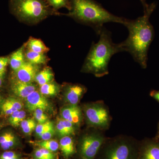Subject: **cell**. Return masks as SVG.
I'll use <instances>...</instances> for the list:
<instances>
[{
  "mask_svg": "<svg viewBox=\"0 0 159 159\" xmlns=\"http://www.w3.org/2000/svg\"><path fill=\"white\" fill-rule=\"evenodd\" d=\"M25 43L13 52L9 57V64L13 71L17 70L25 61Z\"/></svg>",
  "mask_w": 159,
  "mask_h": 159,
  "instance_id": "cell-17",
  "label": "cell"
},
{
  "mask_svg": "<svg viewBox=\"0 0 159 159\" xmlns=\"http://www.w3.org/2000/svg\"><path fill=\"white\" fill-rule=\"evenodd\" d=\"M25 57L26 61L38 66L45 64L49 60L45 54L37 53L27 49L25 51Z\"/></svg>",
  "mask_w": 159,
  "mask_h": 159,
  "instance_id": "cell-19",
  "label": "cell"
},
{
  "mask_svg": "<svg viewBox=\"0 0 159 159\" xmlns=\"http://www.w3.org/2000/svg\"><path fill=\"white\" fill-rule=\"evenodd\" d=\"M139 159H159V142L145 143L140 149Z\"/></svg>",
  "mask_w": 159,
  "mask_h": 159,
  "instance_id": "cell-15",
  "label": "cell"
},
{
  "mask_svg": "<svg viewBox=\"0 0 159 159\" xmlns=\"http://www.w3.org/2000/svg\"><path fill=\"white\" fill-rule=\"evenodd\" d=\"M55 128L50 129L46 132L42 134L39 137V138L41 140H48L51 139L55 134Z\"/></svg>",
  "mask_w": 159,
  "mask_h": 159,
  "instance_id": "cell-31",
  "label": "cell"
},
{
  "mask_svg": "<svg viewBox=\"0 0 159 159\" xmlns=\"http://www.w3.org/2000/svg\"><path fill=\"white\" fill-rule=\"evenodd\" d=\"M104 138L99 133H93L82 137L79 149L83 157L93 159L103 144Z\"/></svg>",
  "mask_w": 159,
  "mask_h": 159,
  "instance_id": "cell-7",
  "label": "cell"
},
{
  "mask_svg": "<svg viewBox=\"0 0 159 159\" xmlns=\"http://www.w3.org/2000/svg\"><path fill=\"white\" fill-rule=\"evenodd\" d=\"M5 75L6 73L0 72V88L2 86L5 80Z\"/></svg>",
  "mask_w": 159,
  "mask_h": 159,
  "instance_id": "cell-34",
  "label": "cell"
},
{
  "mask_svg": "<svg viewBox=\"0 0 159 159\" xmlns=\"http://www.w3.org/2000/svg\"><path fill=\"white\" fill-rule=\"evenodd\" d=\"M33 143L34 145L38 146L39 148H44L53 152L57 151L59 148L58 142L56 140L53 139L36 141Z\"/></svg>",
  "mask_w": 159,
  "mask_h": 159,
  "instance_id": "cell-23",
  "label": "cell"
},
{
  "mask_svg": "<svg viewBox=\"0 0 159 159\" xmlns=\"http://www.w3.org/2000/svg\"><path fill=\"white\" fill-rule=\"evenodd\" d=\"M39 71V66L25 61L18 70L14 71V79L23 82L33 83Z\"/></svg>",
  "mask_w": 159,
  "mask_h": 159,
  "instance_id": "cell-9",
  "label": "cell"
},
{
  "mask_svg": "<svg viewBox=\"0 0 159 159\" xmlns=\"http://www.w3.org/2000/svg\"><path fill=\"white\" fill-rule=\"evenodd\" d=\"M98 34L99 40L97 43H93L83 69L84 72L100 77L108 74L109 63L113 55L123 51L120 43L113 42L110 32L104 27Z\"/></svg>",
  "mask_w": 159,
  "mask_h": 159,
  "instance_id": "cell-2",
  "label": "cell"
},
{
  "mask_svg": "<svg viewBox=\"0 0 159 159\" xmlns=\"http://www.w3.org/2000/svg\"><path fill=\"white\" fill-rule=\"evenodd\" d=\"M21 128L24 134L30 135L36 128V122L33 119H25L21 122Z\"/></svg>",
  "mask_w": 159,
  "mask_h": 159,
  "instance_id": "cell-25",
  "label": "cell"
},
{
  "mask_svg": "<svg viewBox=\"0 0 159 159\" xmlns=\"http://www.w3.org/2000/svg\"><path fill=\"white\" fill-rule=\"evenodd\" d=\"M47 2L54 10H57L61 8H67L70 11L71 10L70 0H47Z\"/></svg>",
  "mask_w": 159,
  "mask_h": 159,
  "instance_id": "cell-27",
  "label": "cell"
},
{
  "mask_svg": "<svg viewBox=\"0 0 159 159\" xmlns=\"http://www.w3.org/2000/svg\"><path fill=\"white\" fill-rule=\"evenodd\" d=\"M156 7V4L152 3L144 10L142 16L134 20H128L124 26L128 29V37L120 43L123 51L129 52L142 68L147 67L148 49L154 36L149 18Z\"/></svg>",
  "mask_w": 159,
  "mask_h": 159,
  "instance_id": "cell-1",
  "label": "cell"
},
{
  "mask_svg": "<svg viewBox=\"0 0 159 159\" xmlns=\"http://www.w3.org/2000/svg\"><path fill=\"white\" fill-rule=\"evenodd\" d=\"M135 150L127 140L119 139L109 145L105 151L103 159H134Z\"/></svg>",
  "mask_w": 159,
  "mask_h": 159,
  "instance_id": "cell-6",
  "label": "cell"
},
{
  "mask_svg": "<svg viewBox=\"0 0 159 159\" xmlns=\"http://www.w3.org/2000/svg\"><path fill=\"white\" fill-rule=\"evenodd\" d=\"M75 125L65 119L60 118L57 119L56 130L61 138L70 136L75 134Z\"/></svg>",
  "mask_w": 159,
  "mask_h": 159,
  "instance_id": "cell-16",
  "label": "cell"
},
{
  "mask_svg": "<svg viewBox=\"0 0 159 159\" xmlns=\"http://www.w3.org/2000/svg\"><path fill=\"white\" fill-rule=\"evenodd\" d=\"M19 145V139L12 131L6 130L0 134V150H12Z\"/></svg>",
  "mask_w": 159,
  "mask_h": 159,
  "instance_id": "cell-13",
  "label": "cell"
},
{
  "mask_svg": "<svg viewBox=\"0 0 159 159\" xmlns=\"http://www.w3.org/2000/svg\"><path fill=\"white\" fill-rule=\"evenodd\" d=\"M10 7L19 19L29 24H36L49 15L59 14L44 0H10Z\"/></svg>",
  "mask_w": 159,
  "mask_h": 159,
  "instance_id": "cell-4",
  "label": "cell"
},
{
  "mask_svg": "<svg viewBox=\"0 0 159 159\" xmlns=\"http://www.w3.org/2000/svg\"><path fill=\"white\" fill-rule=\"evenodd\" d=\"M83 159H87V158H86L85 157H83Z\"/></svg>",
  "mask_w": 159,
  "mask_h": 159,
  "instance_id": "cell-38",
  "label": "cell"
},
{
  "mask_svg": "<svg viewBox=\"0 0 159 159\" xmlns=\"http://www.w3.org/2000/svg\"><path fill=\"white\" fill-rule=\"evenodd\" d=\"M9 57H0V72L6 73V68L9 64Z\"/></svg>",
  "mask_w": 159,
  "mask_h": 159,
  "instance_id": "cell-32",
  "label": "cell"
},
{
  "mask_svg": "<svg viewBox=\"0 0 159 159\" xmlns=\"http://www.w3.org/2000/svg\"><path fill=\"white\" fill-rule=\"evenodd\" d=\"M26 113L25 111H16L9 116L8 122L10 125L14 127H18L23 120L25 119Z\"/></svg>",
  "mask_w": 159,
  "mask_h": 159,
  "instance_id": "cell-24",
  "label": "cell"
},
{
  "mask_svg": "<svg viewBox=\"0 0 159 159\" xmlns=\"http://www.w3.org/2000/svg\"><path fill=\"white\" fill-rule=\"evenodd\" d=\"M1 127H2V126H1V125H0V129H1Z\"/></svg>",
  "mask_w": 159,
  "mask_h": 159,
  "instance_id": "cell-39",
  "label": "cell"
},
{
  "mask_svg": "<svg viewBox=\"0 0 159 159\" xmlns=\"http://www.w3.org/2000/svg\"><path fill=\"white\" fill-rule=\"evenodd\" d=\"M150 96L159 102V91H152L150 93Z\"/></svg>",
  "mask_w": 159,
  "mask_h": 159,
  "instance_id": "cell-33",
  "label": "cell"
},
{
  "mask_svg": "<svg viewBox=\"0 0 159 159\" xmlns=\"http://www.w3.org/2000/svg\"><path fill=\"white\" fill-rule=\"evenodd\" d=\"M26 108L30 112H33L37 109L46 111L52 110V106L45 96L39 91H34L25 99Z\"/></svg>",
  "mask_w": 159,
  "mask_h": 159,
  "instance_id": "cell-8",
  "label": "cell"
},
{
  "mask_svg": "<svg viewBox=\"0 0 159 159\" xmlns=\"http://www.w3.org/2000/svg\"><path fill=\"white\" fill-rule=\"evenodd\" d=\"M71 9L66 15L93 27L98 34L105 23H120L125 25L128 19L114 15L93 0H70Z\"/></svg>",
  "mask_w": 159,
  "mask_h": 159,
  "instance_id": "cell-3",
  "label": "cell"
},
{
  "mask_svg": "<svg viewBox=\"0 0 159 159\" xmlns=\"http://www.w3.org/2000/svg\"><path fill=\"white\" fill-rule=\"evenodd\" d=\"M24 107L23 102L14 97H9L4 99L0 107L2 115L9 116L16 111L21 110Z\"/></svg>",
  "mask_w": 159,
  "mask_h": 159,
  "instance_id": "cell-14",
  "label": "cell"
},
{
  "mask_svg": "<svg viewBox=\"0 0 159 159\" xmlns=\"http://www.w3.org/2000/svg\"><path fill=\"white\" fill-rule=\"evenodd\" d=\"M34 157L36 159H55L56 154L47 149L39 148L34 150Z\"/></svg>",
  "mask_w": 159,
  "mask_h": 159,
  "instance_id": "cell-26",
  "label": "cell"
},
{
  "mask_svg": "<svg viewBox=\"0 0 159 159\" xmlns=\"http://www.w3.org/2000/svg\"><path fill=\"white\" fill-rule=\"evenodd\" d=\"M0 159H23L20 155L13 150L3 151L0 154Z\"/></svg>",
  "mask_w": 159,
  "mask_h": 159,
  "instance_id": "cell-30",
  "label": "cell"
},
{
  "mask_svg": "<svg viewBox=\"0 0 159 159\" xmlns=\"http://www.w3.org/2000/svg\"><path fill=\"white\" fill-rule=\"evenodd\" d=\"M157 139H159V123L158 126V130L157 135Z\"/></svg>",
  "mask_w": 159,
  "mask_h": 159,
  "instance_id": "cell-37",
  "label": "cell"
},
{
  "mask_svg": "<svg viewBox=\"0 0 159 159\" xmlns=\"http://www.w3.org/2000/svg\"><path fill=\"white\" fill-rule=\"evenodd\" d=\"M54 79V74L53 71L50 67H47L39 72L35 77L34 81L41 86L52 82Z\"/></svg>",
  "mask_w": 159,
  "mask_h": 159,
  "instance_id": "cell-21",
  "label": "cell"
},
{
  "mask_svg": "<svg viewBox=\"0 0 159 159\" xmlns=\"http://www.w3.org/2000/svg\"><path fill=\"white\" fill-rule=\"evenodd\" d=\"M60 87L54 81L40 86L39 92L45 97H54L59 93Z\"/></svg>",
  "mask_w": 159,
  "mask_h": 159,
  "instance_id": "cell-22",
  "label": "cell"
},
{
  "mask_svg": "<svg viewBox=\"0 0 159 159\" xmlns=\"http://www.w3.org/2000/svg\"><path fill=\"white\" fill-rule=\"evenodd\" d=\"M140 1H141L142 5H143L144 10L147 9V8L148 7V6H149V5H148V4L146 3V2H145V0H140Z\"/></svg>",
  "mask_w": 159,
  "mask_h": 159,
  "instance_id": "cell-35",
  "label": "cell"
},
{
  "mask_svg": "<svg viewBox=\"0 0 159 159\" xmlns=\"http://www.w3.org/2000/svg\"><path fill=\"white\" fill-rule=\"evenodd\" d=\"M86 91V89L81 84H69L65 89V99L68 104L77 105Z\"/></svg>",
  "mask_w": 159,
  "mask_h": 159,
  "instance_id": "cell-10",
  "label": "cell"
},
{
  "mask_svg": "<svg viewBox=\"0 0 159 159\" xmlns=\"http://www.w3.org/2000/svg\"><path fill=\"white\" fill-rule=\"evenodd\" d=\"M3 100H4V99H3L2 96V94L0 93V107H1V106L2 105V103Z\"/></svg>",
  "mask_w": 159,
  "mask_h": 159,
  "instance_id": "cell-36",
  "label": "cell"
},
{
  "mask_svg": "<svg viewBox=\"0 0 159 159\" xmlns=\"http://www.w3.org/2000/svg\"><path fill=\"white\" fill-rule=\"evenodd\" d=\"M54 128V124L51 121L48 122L43 124H39L36 125L35 129V134L38 137L40 136L42 134L48 131L50 129Z\"/></svg>",
  "mask_w": 159,
  "mask_h": 159,
  "instance_id": "cell-28",
  "label": "cell"
},
{
  "mask_svg": "<svg viewBox=\"0 0 159 159\" xmlns=\"http://www.w3.org/2000/svg\"><path fill=\"white\" fill-rule=\"evenodd\" d=\"M26 48L37 53L45 54L50 49L44 44L42 41L31 37L25 43Z\"/></svg>",
  "mask_w": 159,
  "mask_h": 159,
  "instance_id": "cell-20",
  "label": "cell"
},
{
  "mask_svg": "<svg viewBox=\"0 0 159 159\" xmlns=\"http://www.w3.org/2000/svg\"><path fill=\"white\" fill-rule=\"evenodd\" d=\"M11 90L16 97L21 99H26L34 91L37 86L33 83L21 82L13 79L11 82Z\"/></svg>",
  "mask_w": 159,
  "mask_h": 159,
  "instance_id": "cell-11",
  "label": "cell"
},
{
  "mask_svg": "<svg viewBox=\"0 0 159 159\" xmlns=\"http://www.w3.org/2000/svg\"><path fill=\"white\" fill-rule=\"evenodd\" d=\"M84 115L89 125L99 129L108 128L110 123L109 112L102 102H97L84 106Z\"/></svg>",
  "mask_w": 159,
  "mask_h": 159,
  "instance_id": "cell-5",
  "label": "cell"
},
{
  "mask_svg": "<svg viewBox=\"0 0 159 159\" xmlns=\"http://www.w3.org/2000/svg\"><path fill=\"white\" fill-rule=\"evenodd\" d=\"M61 118L73 123L75 125L80 124L83 115L81 109L77 105H68L64 107L61 110Z\"/></svg>",
  "mask_w": 159,
  "mask_h": 159,
  "instance_id": "cell-12",
  "label": "cell"
},
{
  "mask_svg": "<svg viewBox=\"0 0 159 159\" xmlns=\"http://www.w3.org/2000/svg\"><path fill=\"white\" fill-rule=\"evenodd\" d=\"M36 159L34 158V159Z\"/></svg>",
  "mask_w": 159,
  "mask_h": 159,
  "instance_id": "cell-40",
  "label": "cell"
},
{
  "mask_svg": "<svg viewBox=\"0 0 159 159\" xmlns=\"http://www.w3.org/2000/svg\"><path fill=\"white\" fill-rule=\"evenodd\" d=\"M33 112V116L38 124H43L49 121L48 117L43 110L37 109Z\"/></svg>",
  "mask_w": 159,
  "mask_h": 159,
  "instance_id": "cell-29",
  "label": "cell"
},
{
  "mask_svg": "<svg viewBox=\"0 0 159 159\" xmlns=\"http://www.w3.org/2000/svg\"><path fill=\"white\" fill-rule=\"evenodd\" d=\"M59 144L61 154L65 158H69L76 152L74 141L70 136L61 138Z\"/></svg>",
  "mask_w": 159,
  "mask_h": 159,
  "instance_id": "cell-18",
  "label": "cell"
}]
</instances>
